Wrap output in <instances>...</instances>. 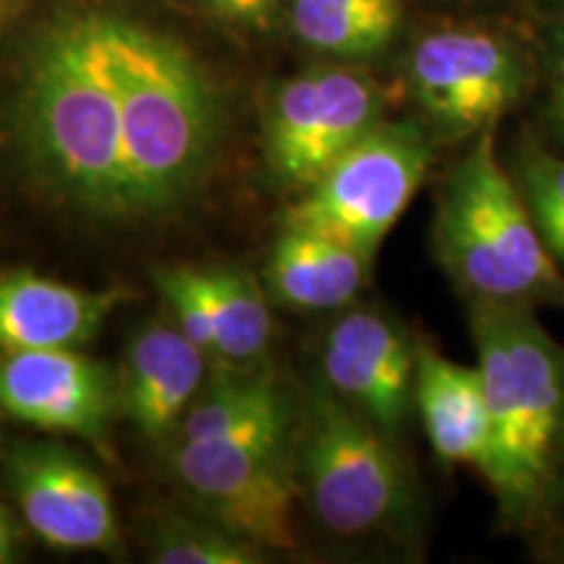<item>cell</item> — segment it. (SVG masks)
Returning a JSON list of instances; mask_svg holds the SVG:
<instances>
[{
  "mask_svg": "<svg viewBox=\"0 0 564 564\" xmlns=\"http://www.w3.org/2000/svg\"><path fill=\"white\" fill-rule=\"evenodd\" d=\"M13 137L42 192L100 220H129L121 100L102 58L97 11L55 17L26 45Z\"/></svg>",
  "mask_w": 564,
  "mask_h": 564,
  "instance_id": "1",
  "label": "cell"
},
{
  "mask_svg": "<svg viewBox=\"0 0 564 564\" xmlns=\"http://www.w3.org/2000/svg\"><path fill=\"white\" fill-rule=\"evenodd\" d=\"M97 32L121 100L129 220L165 217L202 192L220 160V95L178 40L116 13H97Z\"/></svg>",
  "mask_w": 564,
  "mask_h": 564,
  "instance_id": "2",
  "label": "cell"
},
{
  "mask_svg": "<svg viewBox=\"0 0 564 564\" xmlns=\"http://www.w3.org/2000/svg\"><path fill=\"white\" fill-rule=\"evenodd\" d=\"M470 335L491 423L481 470L514 525L552 507L564 436V345L533 303H470Z\"/></svg>",
  "mask_w": 564,
  "mask_h": 564,
  "instance_id": "3",
  "label": "cell"
},
{
  "mask_svg": "<svg viewBox=\"0 0 564 564\" xmlns=\"http://www.w3.org/2000/svg\"><path fill=\"white\" fill-rule=\"evenodd\" d=\"M432 238L436 259L468 303L564 308V270L499 158L494 129L444 173Z\"/></svg>",
  "mask_w": 564,
  "mask_h": 564,
  "instance_id": "4",
  "label": "cell"
},
{
  "mask_svg": "<svg viewBox=\"0 0 564 564\" xmlns=\"http://www.w3.org/2000/svg\"><path fill=\"white\" fill-rule=\"evenodd\" d=\"M293 463L301 502L324 531L361 539L411 518L415 489L394 440L324 382L299 405Z\"/></svg>",
  "mask_w": 564,
  "mask_h": 564,
  "instance_id": "5",
  "label": "cell"
},
{
  "mask_svg": "<svg viewBox=\"0 0 564 564\" xmlns=\"http://www.w3.org/2000/svg\"><path fill=\"white\" fill-rule=\"evenodd\" d=\"M299 408L215 440H178L173 470L215 523L264 552L295 549L293 434Z\"/></svg>",
  "mask_w": 564,
  "mask_h": 564,
  "instance_id": "6",
  "label": "cell"
},
{
  "mask_svg": "<svg viewBox=\"0 0 564 564\" xmlns=\"http://www.w3.org/2000/svg\"><path fill=\"white\" fill-rule=\"evenodd\" d=\"M432 158V131L411 121H382L306 188L288 223L377 257L426 181Z\"/></svg>",
  "mask_w": 564,
  "mask_h": 564,
  "instance_id": "7",
  "label": "cell"
},
{
  "mask_svg": "<svg viewBox=\"0 0 564 564\" xmlns=\"http://www.w3.org/2000/svg\"><path fill=\"white\" fill-rule=\"evenodd\" d=\"M411 95L432 131L476 139L528 89L525 55L505 34L453 26L423 34L408 58Z\"/></svg>",
  "mask_w": 564,
  "mask_h": 564,
  "instance_id": "8",
  "label": "cell"
},
{
  "mask_svg": "<svg viewBox=\"0 0 564 564\" xmlns=\"http://www.w3.org/2000/svg\"><path fill=\"white\" fill-rule=\"evenodd\" d=\"M384 121V89L345 66L293 76L274 91L264 121V158L274 178L306 192L337 158Z\"/></svg>",
  "mask_w": 564,
  "mask_h": 564,
  "instance_id": "9",
  "label": "cell"
},
{
  "mask_svg": "<svg viewBox=\"0 0 564 564\" xmlns=\"http://www.w3.org/2000/svg\"><path fill=\"white\" fill-rule=\"evenodd\" d=\"M3 478L30 531L63 552H112L118 518L110 486L74 449L55 442H17Z\"/></svg>",
  "mask_w": 564,
  "mask_h": 564,
  "instance_id": "10",
  "label": "cell"
},
{
  "mask_svg": "<svg viewBox=\"0 0 564 564\" xmlns=\"http://www.w3.org/2000/svg\"><path fill=\"white\" fill-rule=\"evenodd\" d=\"M0 411L108 449L112 419L121 413L118 373L79 348L0 352Z\"/></svg>",
  "mask_w": 564,
  "mask_h": 564,
  "instance_id": "11",
  "label": "cell"
},
{
  "mask_svg": "<svg viewBox=\"0 0 564 564\" xmlns=\"http://www.w3.org/2000/svg\"><path fill=\"white\" fill-rule=\"evenodd\" d=\"M415 345L392 316L348 308L324 337V384L398 440L415 408Z\"/></svg>",
  "mask_w": 564,
  "mask_h": 564,
  "instance_id": "12",
  "label": "cell"
},
{
  "mask_svg": "<svg viewBox=\"0 0 564 564\" xmlns=\"http://www.w3.org/2000/svg\"><path fill=\"white\" fill-rule=\"evenodd\" d=\"M207 352L178 327L152 324L129 343L118 371V403L131 426L150 442L181 432L188 408L204 387Z\"/></svg>",
  "mask_w": 564,
  "mask_h": 564,
  "instance_id": "13",
  "label": "cell"
},
{
  "mask_svg": "<svg viewBox=\"0 0 564 564\" xmlns=\"http://www.w3.org/2000/svg\"><path fill=\"white\" fill-rule=\"evenodd\" d=\"M129 293L87 291L37 272H0V352L82 348Z\"/></svg>",
  "mask_w": 564,
  "mask_h": 564,
  "instance_id": "14",
  "label": "cell"
},
{
  "mask_svg": "<svg viewBox=\"0 0 564 564\" xmlns=\"http://www.w3.org/2000/svg\"><path fill=\"white\" fill-rule=\"evenodd\" d=\"M415 411L444 465L486 468L491 423L478 366L457 364L432 345H415Z\"/></svg>",
  "mask_w": 564,
  "mask_h": 564,
  "instance_id": "15",
  "label": "cell"
},
{
  "mask_svg": "<svg viewBox=\"0 0 564 564\" xmlns=\"http://www.w3.org/2000/svg\"><path fill=\"white\" fill-rule=\"evenodd\" d=\"M371 262L369 253L333 236L285 223L272 249L267 282L274 299L288 306L329 312L358 299L369 282Z\"/></svg>",
  "mask_w": 564,
  "mask_h": 564,
  "instance_id": "16",
  "label": "cell"
},
{
  "mask_svg": "<svg viewBox=\"0 0 564 564\" xmlns=\"http://www.w3.org/2000/svg\"><path fill=\"white\" fill-rule=\"evenodd\" d=\"M403 0H293V30L303 45L337 61L384 53L403 24Z\"/></svg>",
  "mask_w": 564,
  "mask_h": 564,
  "instance_id": "17",
  "label": "cell"
},
{
  "mask_svg": "<svg viewBox=\"0 0 564 564\" xmlns=\"http://www.w3.org/2000/svg\"><path fill=\"white\" fill-rule=\"evenodd\" d=\"M278 379L267 371H223L196 394L181 423V440L202 442L295 411Z\"/></svg>",
  "mask_w": 564,
  "mask_h": 564,
  "instance_id": "18",
  "label": "cell"
},
{
  "mask_svg": "<svg viewBox=\"0 0 564 564\" xmlns=\"http://www.w3.org/2000/svg\"><path fill=\"white\" fill-rule=\"evenodd\" d=\"M212 319H215L217 356L228 364H249L264 356L272 337V314L262 288L249 272H204Z\"/></svg>",
  "mask_w": 564,
  "mask_h": 564,
  "instance_id": "19",
  "label": "cell"
},
{
  "mask_svg": "<svg viewBox=\"0 0 564 564\" xmlns=\"http://www.w3.org/2000/svg\"><path fill=\"white\" fill-rule=\"evenodd\" d=\"M507 167L518 181L546 249L564 270V152L544 144H525L512 152Z\"/></svg>",
  "mask_w": 564,
  "mask_h": 564,
  "instance_id": "20",
  "label": "cell"
},
{
  "mask_svg": "<svg viewBox=\"0 0 564 564\" xmlns=\"http://www.w3.org/2000/svg\"><path fill=\"white\" fill-rule=\"evenodd\" d=\"M264 549L220 523L173 520L154 535L152 562L160 564H257Z\"/></svg>",
  "mask_w": 564,
  "mask_h": 564,
  "instance_id": "21",
  "label": "cell"
},
{
  "mask_svg": "<svg viewBox=\"0 0 564 564\" xmlns=\"http://www.w3.org/2000/svg\"><path fill=\"white\" fill-rule=\"evenodd\" d=\"M154 282L171 303L175 324L183 335L192 340L196 348H202L207 356H217L215 340V319H212L207 282L204 270L192 267H173V270H158Z\"/></svg>",
  "mask_w": 564,
  "mask_h": 564,
  "instance_id": "22",
  "label": "cell"
},
{
  "mask_svg": "<svg viewBox=\"0 0 564 564\" xmlns=\"http://www.w3.org/2000/svg\"><path fill=\"white\" fill-rule=\"evenodd\" d=\"M549 137L556 152H564V13L554 24L552 61H549V102H546Z\"/></svg>",
  "mask_w": 564,
  "mask_h": 564,
  "instance_id": "23",
  "label": "cell"
},
{
  "mask_svg": "<svg viewBox=\"0 0 564 564\" xmlns=\"http://www.w3.org/2000/svg\"><path fill=\"white\" fill-rule=\"evenodd\" d=\"M202 3L220 17L253 30H270L278 13V0H202Z\"/></svg>",
  "mask_w": 564,
  "mask_h": 564,
  "instance_id": "24",
  "label": "cell"
},
{
  "mask_svg": "<svg viewBox=\"0 0 564 564\" xmlns=\"http://www.w3.org/2000/svg\"><path fill=\"white\" fill-rule=\"evenodd\" d=\"M19 560V533L11 523V514L0 502V564H11Z\"/></svg>",
  "mask_w": 564,
  "mask_h": 564,
  "instance_id": "25",
  "label": "cell"
},
{
  "mask_svg": "<svg viewBox=\"0 0 564 564\" xmlns=\"http://www.w3.org/2000/svg\"><path fill=\"white\" fill-rule=\"evenodd\" d=\"M549 510H562L564 512V436H562V447H560V460H556L552 507H549Z\"/></svg>",
  "mask_w": 564,
  "mask_h": 564,
  "instance_id": "26",
  "label": "cell"
},
{
  "mask_svg": "<svg viewBox=\"0 0 564 564\" xmlns=\"http://www.w3.org/2000/svg\"><path fill=\"white\" fill-rule=\"evenodd\" d=\"M24 3V0H0V13H3V19L9 17V13L17 9V6Z\"/></svg>",
  "mask_w": 564,
  "mask_h": 564,
  "instance_id": "27",
  "label": "cell"
},
{
  "mask_svg": "<svg viewBox=\"0 0 564 564\" xmlns=\"http://www.w3.org/2000/svg\"><path fill=\"white\" fill-rule=\"evenodd\" d=\"M556 556H560V560L564 562V533H562V539H560V546H556Z\"/></svg>",
  "mask_w": 564,
  "mask_h": 564,
  "instance_id": "28",
  "label": "cell"
},
{
  "mask_svg": "<svg viewBox=\"0 0 564 564\" xmlns=\"http://www.w3.org/2000/svg\"><path fill=\"white\" fill-rule=\"evenodd\" d=\"M0 21H3V13H0Z\"/></svg>",
  "mask_w": 564,
  "mask_h": 564,
  "instance_id": "29",
  "label": "cell"
}]
</instances>
